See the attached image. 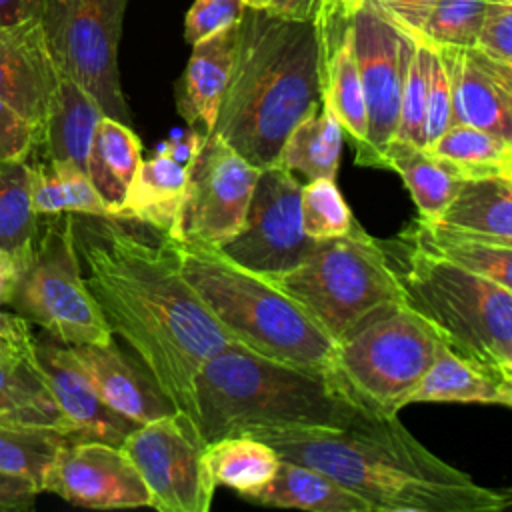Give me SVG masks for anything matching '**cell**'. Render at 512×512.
<instances>
[{"mask_svg": "<svg viewBox=\"0 0 512 512\" xmlns=\"http://www.w3.org/2000/svg\"><path fill=\"white\" fill-rule=\"evenodd\" d=\"M84 282L170 404L190 414L198 368L232 338L182 274L176 242L144 238L118 218L72 214Z\"/></svg>", "mask_w": 512, "mask_h": 512, "instance_id": "obj_1", "label": "cell"}, {"mask_svg": "<svg viewBox=\"0 0 512 512\" xmlns=\"http://www.w3.org/2000/svg\"><path fill=\"white\" fill-rule=\"evenodd\" d=\"M254 438L280 458L326 472L372 512H500L512 502L510 490L482 486L438 458L396 414L366 410L338 430H278Z\"/></svg>", "mask_w": 512, "mask_h": 512, "instance_id": "obj_2", "label": "cell"}, {"mask_svg": "<svg viewBox=\"0 0 512 512\" xmlns=\"http://www.w3.org/2000/svg\"><path fill=\"white\" fill-rule=\"evenodd\" d=\"M322 102L312 22L246 6L214 134L250 164H276L290 130Z\"/></svg>", "mask_w": 512, "mask_h": 512, "instance_id": "obj_3", "label": "cell"}, {"mask_svg": "<svg viewBox=\"0 0 512 512\" xmlns=\"http://www.w3.org/2000/svg\"><path fill=\"white\" fill-rule=\"evenodd\" d=\"M366 410L336 372L280 362L236 342L210 356L192 382L190 418L204 442L278 430H338Z\"/></svg>", "mask_w": 512, "mask_h": 512, "instance_id": "obj_4", "label": "cell"}, {"mask_svg": "<svg viewBox=\"0 0 512 512\" xmlns=\"http://www.w3.org/2000/svg\"><path fill=\"white\" fill-rule=\"evenodd\" d=\"M174 242L182 274L232 342L280 362L334 372L336 344L290 296L218 248Z\"/></svg>", "mask_w": 512, "mask_h": 512, "instance_id": "obj_5", "label": "cell"}, {"mask_svg": "<svg viewBox=\"0 0 512 512\" xmlns=\"http://www.w3.org/2000/svg\"><path fill=\"white\" fill-rule=\"evenodd\" d=\"M392 264L402 302L456 356L512 378V292L406 242Z\"/></svg>", "mask_w": 512, "mask_h": 512, "instance_id": "obj_6", "label": "cell"}, {"mask_svg": "<svg viewBox=\"0 0 512 512\" xmlns=\"http://www.w3.org/2000/svg\"><path fill=\"white\" fill-rule=\"evenodd\" d=\"M290 296L338 344L372 314L402 302L386 248L360 224L316 240L304 260L282 274H260Z\"/></svg>", "mask_w": 512, "mask_h": 512, "instance_id": "obj_7", "label": "cell"}, {"mask_svg": "<svg viewBox=\"0 0 512 512\" xmlns=\"http://www.w3.org/2000/svg\"><path fill=\"white\" fill-rule=\"evenodd\" d=\"M6 306L68 346L108 344L114 338L84 282L72 214L40 216L34 240L18 254Z\"/></svg>", "mask_w": 512, "mask_h": 512, "instance_id": "obj_8", "label": "cell"}, {"mask_svg": "<svg viewBox=\"0 0 512 512\" xmlns=\"http://www.w3.org/2000/svg\"><path fill=\"white\" fill-rule=\"evenodd\" d=\"M442 342L404 304L384 308L334 350V372L370 410L398 414L434 362Z\"/></svg>", "mask_w": 512, "mask_h": 512, "instance_id": "obj_9", "label": "cell"}, {"mask_svg": "<svg viewBox=\"0 0 512 512\" xmlns=\"http://www.w3.org/2000/svg\"><path fill=\"white\" fill-rule=\"evenodd\" d=\"M128 0H44L40 26L60 76L86 90L104 116L132 126L118 44Z\"/></svg>", "mask_w": 512, "mask_h": 512, "instance_id": "obj_10", "label": "cell"}, {"mask_svg": "<svg viewBox=\"0 0 512 512\" xmlns=\"http://www.w3.org/2000/svg\"><path fill=\"white\" fill-rule=\"evenodd\" d=\"M138 468L148 492L150 508L160 512H208L214 498L204 448L190 414L174 410L138 424L122 442Z\"/></svg>", "mask_w": 512, "mask_h": 512, "instance_id": "obj_11", "label": "cell"}, {"mask_svg": "<svg viewBox=\"0 0 512 512\" xmlns=\"http://www.w3.org/2000/svg\"><path fill=\"white\" fill-rule=\"evenodd\" d=\"M258 170L218 134H206L188 166L172 240L204 248H222L232 240L244 224Z\"/></svg>", "mask_w": 512, "mask_h": 512, "instance_id": "obj_12", "label": "cell"}, {"mask_svg": "<svg viewBox=\"0 0 512 512\" xmlns=\"http://www.w3.org/2000/svg\"><path fill=\"white\" fill-rule=\"evenodd\" d=\"M302 182L280 164L258 170L242 228L218 248L238 266L256 274H282L298 266L316 240L300 220Z\"/></svg>", "mask_w": 512, "mask_h": 512, "instance_id": "obj_13", "label": "cell"}, {"mask_svg": "<svg viewBox=\"0 0 512 512\" xmlns=\"http://www.w3.org/2000/svg\"><path fill=\"white\" fill-rule=\"evenodd\" d=\"M352 44L368 120L364 148L354 160L364 168H380L382 152L396 132L402 86L416 42L364 2L352 16Z\"/></svg>", "mask_w": 512, "mask_h": 512, "instance_id": "obj_14", "label": "cell"}, {"mask_svg": "<svg viewBox=\"0 0 512 512\" xmlns=\"http://www.w3.org/2000/svg\"><path fill=\"white\" fill-rule=\"evenodd\" d=\"M42 492L98 510L150 506V492L122 446L102 440H68L48 468Z\"/></svg>", "mask_w": 512, "mask_h": 512, "instance_id": "obj_15", "label": "cell"}, {"mask_svg": "<svg viewBox=\"0 0 512 512\" xmlns=\"http://www.w3.org/2000/svg\"><path fill=\"white\" fill-rule=\"evenodd\" d=\"M444 64L452 94V124H470L512 140V64L474 46L434 48Z\"/></svg>", "mask_w": 512, "mask_h": 512, "instance_id": "obj_16", "label": "cell"}, {"mask_svg": "<svg viewBox=\"0 0 512 512\" xmlns=\"http://www.w3.org/2000/svg\"><path fill=\"white\" fill-rule=\"evenodd\" d=\"M34 354L46 386L60 408L74 440H102L122 446L138 426L134 420L110 408L68 352V346L48 334L34 336Z\"/></svg>", "mask_w": 512, "mask_h": 512, "instance_id": "obj_17", "label": "cell"}, {"mask_svg": "<svg viewBox=\"0 0 512 512\" xmlns=\"http://www.w3.org/2000/svg\"><path fill=\"white\" fill-rule=\"evenodd\" d=\"M58 78L40 18L0 26V98L40 132Z\"/></svg>", "mask_w": 512, "mask_h": 512, "instance_id": "obj_18", "label": "cell"}, {"mask_svg": "<svg viewBox=\"0 0 512 512\" xmlns=\"http://www.w3.org/2000/svg\"><path fill=\"white\" fill-rule=\"evenodd\" d=\"M68 352L100 398L136 424L176 410L142 362L126 354L114 338L108 344H70Z\"/></svg>", "mask_w": 512, "mask_h": 512, "instance_id": "obj_19", "label": "cell"}, {"mask_svg": "<svg viewBox=\"0 0 512 512\" xmlns=\"http://www.w3.org/2000/svg\"><path fill=\"white\" fill-rule=\"evenodd\" d=\"M352 16L328 14L312 24L318 36L322 102L334 112L358 154L366 142L368 120L352 44Z\"/></svg>", "mask_w": 512, "mask_h": 512, "instance_id": "obj_20", "label": "cell"}, {"mask_svg": "<svg viewBox=\"0 0 512 512\" xmlns=\"http://www.w3.org/2000/svg\"><path fill=\"white\" fill-rule=\"evenodd\" d=\"M240 22V20H238ZM238 22L192 44V54L176 86V108L188 128L210 134L230 78Z\"/></svg>", "mask_w": 512, "mask_h": 512, "instance_id": "obj_21", "label": "cell"}, {"mask_svg": "<svg viewBox=\"0 0 512 512\" xmlns=\"http://www.w3.org/2000/svg\"><path fill=\"white\" fill-rule=\"evenodd\" d=\"M414 42L474 46L488 0H366Z\"/></svg>", "mask_w": 512, "mask_h": 512, "instance_id": "obj_22", "label": "cell"}, {"mask_svg": "<svg viewBox=\"0 0 512 512\" xmlns=\"http://www.w3.org/2000/svg\"><path fill=\"white\" fill-rule=\"evenodd\" d=\"M424 402L510 408L512 378L460 358L442 344L434 362L406 398V406Z\"/></svg>", "mask_w": 512, "mask_h": 512, "instance_id": "obj_23", "label": "cell"}, {"mask_svg": "<svg viewBox=\"0 0 512 512\" xmlns=\"http://www.w3.org/2000/svg\"><path fill=\"white\" fill-rule=\"evenodd\" d=\"M408 246L512 290V244L414 218L398 236Z\"/></svg>", "mask_w": 512, "mask_h": 512, "instance_id": "obj_24", "label": "cell"}, {"mask_svg": "<svg viewBox=\"0 0 512 512\" xmlns=\"http://www.w3.org/2000/svg\"><path fill=\"white\" fill-rule=\"evenodd\" d=\"M188 166L166 154L142 160L120 208L118 220L140 222L166 238L176 236Z\"/></svg>", "mask_w": 512, "mask_h": 512, "instance_id": "obj_25", "label": "cell"}, {"mask_svg": "<svg viewBox=\"0 0 512 512\" xmlns=\"http://www.w3.org/2000/svg\"><path fill=\"white\" fill-rule=\"evenodd\" d=\"M94 98L66 76L58 78L36 152L44 160L68 162L86 170L94 130L102 118Z\"/></svg>", "mask_w": 512, "mask_h": 512, "instance_id": "obj_26", "label": "cell"}, {"mask_svg": "<svg viewBox=\"0 0 512 512\" xmlns=\"http://www.w3.org/2000/svg\"><path fill=\"white\" fill-rule=\"evenodd\" d=\"M142 162V142L132 126L102 116L90 144L86 174L112 218H118Z\"/></svg>", "mask_w": 512, "mask_h": 512, "instance_id": "obj_27", "label": "cell"}, {"mask_svg": "<svg viewBox=\"0 0 512 512\" xmlns=\"http://www.w3.org/2000/svg\"><path fill=\"white\" fill-rule=\"evenodd\" d=\"M254 504L306 512H372L370 504L322 470L280 458L270 484Z\"/></svg>", "mask_w": 512, "mask_h": 512, "instance_id": "obj_28", "label": "cell"}, {"mask_svg": "<svg viewBox=\"0 0 512 512\" xmlns=\"http://www.w3.org/2000/svg\"><path fill=\"white\" fill-rule=\"evenodd\" d=\"M444 226L512 244V178H466L432 218Z\"/></svg>", "mask_w": 512, "mask_h": 512, "instance_id": "obj_29", "label": "cell"}, {"mask_svg": "<svg viewBox=\"0 0 512 512\" xmlns=\"http://www.w3.org/2000/svg\"><path fill=\"white\" fill-rule=\"evenodd\" d=\"M380 168L400 174L410 192L418 218H436L462 184L460 172L444 158L430 152L426 146H416L404 140H390L382 152Z\"/></svg>", "mask_w": 512, "mask_h": 512, "instance_id": "obj_30", "label": "cell"}, {"mask_svg": "<svg viewBox=\"0 0 512 512\" xmlns=\"http://www.w3.org/2000/svg\"><path fill=\"white\" fill-rule=\"evenodd\" d=\"M204 462L214 488H230L254 502L274 478L280 456L260 438L234 434L206 442Z\"/></svg>", "mask_w": 512, "mask_h": 512, "instance_id": "obj_31", "label": "cell"}, {"mask_svg": "<svg viewBox=\"0 0 512 512\" xmlns=\"http://www.w3.org/2000/svg\"><path fill=\"white\" fill-rule=\"evenodd\" d=\"M0 424L46 426L72 438L46 386L34 350L16 360H0Z\"/></svg>", "mask_w": 512, "mask_h": 512, "instance_id": "obj_32", "label": "cell"}, {"mask_svg": "<svg viewBox=\"0 0 512 512\" xmlns=\"http://www.w3.org/2000/svg\"><path fill=\"white\" fill-rule=\"evenodd\" d=\"M344 130L334 112L320 102L286 136L276 164L300 172L308 180L334 178L338 174Z\"/></svg>", "mask_w": 512, "mask_h": 512, "instance_id": "obj_33", "label": "cell"}, {"mask_svg": "<svg viewBox=\"0 0 512 512\" xmlns=\"http://www.w3.org/2000/svg\"><path fill=\"white\" fill-rule=\"evenodd\" d=\"M32 204L38 216L86 214L112 218L86 170L38 158L32 162Z\"/></svg>", "mask_w": 512, "mask_h": 512, "instance_id": "obj_34", "label": "cell"}, {"mask_svg": "<svg viewBox=\"0 0 512 512\" xmlns=\"http://www.w3.org/2000/svg\"><path fill=\"white\" fill-rule=\"evenodd\" d=\"M426 148L452 164L464 180L488 176L512 178V140L498 138L470 124L448 126Z\"/></svg>", "mask_w": 512, "mask_h": 512, "instance_id": "obj_35", "label": "cell"}, {"mask_svg": "<svg viewBox=\"0 0 512 512\" xmlns=\"http://www.w3.org/2000/svg\"><path fill=\"white\" fill-rule=\"evenodd\" d=\"M38 226L40 216L32 204L30 160L0 162V250L24 252Z\"/></svg>", "mask_w": 512, "mask_h": 512, "instance_id": "obj_36", "label": "cell"}, {"mask_svg": "<svg viewBox=\"0 0 512 512\" xmlns=\"http://www.w3.org/2000/svg\"><path fill=\"white\" fill-rule=\"evenodd\" d=\"M68 440L56 428L0 424V470L30 478L42 492L44 476Z\"/></svg>", "mask_w": 512, "mask_h": 512, "instance_id": "obj_37", "label": "cell"}, {"mask_svg": "<svg viewBox=\"0 0 512 512\" xmlns=\"http://www.w3.org/2000/svg\"><path fill=\"white\" fill-rule=\"evenodd\" d=\"M302 230L312 240H330L350 232L356 222L334 178H314L302 184Z\"/></svg>", "mask_w": 512, "mask_h": 512, "instance_id": "obj_38", "label": "cell"}, {"mask_svg": "<svg viewBox=\"0 0 512 512\" xmlns=\"http://www.w3.org/2000/svg\"><path fill=\"white\" fill-rule=\"evenodd\" d=\"M432 48L416 42L414 52L408 62L396 132L392 140H404L416 146H426L424 126H426V90H428V74H430Z\"/></svg>", "mask_w": 512, "mask_h": 512, "instance_id": "obj_39", "label": "cell"}, {"mask_svg": "<svg viewBox=\"0 0 512 512\" xmlns=\"http://www.w3.org/2000/svg\"><path fill=\"white\" fill-rule=\"evenodd\" d=\"M246 0H194L184 18V38L194 42L238 22L246 10Z\"/></svg>", "mask_w": 512, "mask_h": 512, "instance_id": "obj_40", "label": "cell"}, {"mask_svg": "<svg viewBox=\"0 0 512 512\" xmlns=\"http://www.w3.org/2000/svg\"><path fill=\"white\" fill-rule=\"evenodd\" d=\"M474 48L494 60L512 64V4L488 0Z\"/></svg>", "mask_w": 512, "mask_h": 512, "instance_id": "obj_41", "label": "cell"}, {"mask_svg": "<svg viewBox=\"0 0 512 512\" xmlns=\"http://www.w3.org/2000/svg\"><path fill=\"white\" fill-rule=\"evenodd\" d=\"M450 120H452L450 80L438 52L432 48L428 90H426V126H424L426 146H430L450 126Z\"/></svg>", "mask_w": 512, "mask_h": 512, "instance_id": "obj_42", "label": "cell"}, {"mask_svg": "<svg viewBox=\"0 0 512 512\" xmlns=\"http://www.w3.org/2000/svg\"><path fill=\"white\" fill-rule=\"evenodd\" d=\"M38 142L40 130L0 98V162L30 160Z\"/></svg>", "mask_w": 512, "mask_h": 512, "instance_id": "obj_43", "label": "cell"}, {"mask_svg": "<svg viewBox=\"0 0 512 512\" xmlns=\"http://www.w3.org/2000/svg\"><path fill=\"white\" fill-rule=\"evenodd\" d=\"M364 2L366 0H262L260 8L282 18L314 22L328 14L352 16Z\"/></svg>", "mask_w": 512, "mask_h": 512, "instance_id": "obj_44", "label": "cell"}, {"mask_svg": "<svg viewBox=\"0 0 512 512\" xmlns=\"http://www.w3.org/2000/svg\"><path fill=\"white\" fill-rule=\"evenodd\" d=\"M34 350V334L30 324L0 308V360H16Z\"/></svg>", "mask_w": 512, "mask_h": 512, "instance_id": "obj_45", "label": "cell"}, {"mask_svg": "<svg viewBox=\"0 0 512 512\" xmlns=\"http://www.w3.org/2000/svg\"><path fill=\"white\" fill-rule=\"evenodd\" d=\"M40 494L30 478L0 470V510H30Z\"/></svg>", "mask_w": 512, "mask_h": 512, "instance_id": "obj_46", "label": "cell"}, {"mask_svg": "<svg viewBox=\"0 0 512 512\" xmlns=\"http://www.w3.org/2000/svg\"><path fill=\"white\" fill-rule=\"evenodd\" d=\"M204 138H206V134H202L200 130H194V128L172 130L166 140L158 142L154 154H166L172 160L190 166V162L198 154Z\"/></svg>", "mask_w": 512, "mask_h": 512, "instance_id": "obj_47", "label": "cell"}, {"mask_svg": "<svg viewBox=\"0 0 512 512\" xmlns=\"http://www.w3.org/2000/svg\"><path fill=\"white\" fill-rule=\"evenodd\" d=\"M44 0H0V26L40 18Z\"/></svg>", "mask_w": 512, "mask_h": 512, "instance_id": "obj_48", "label": "cell"}, {"mask_svg": "<svg viewBox=\"0 0 512 512\" xmlns=\"http://www.w3.org/2000/svg\"><path fill=\"white\" fill-rule=\"evenodd\" d=\"M16 266H18V254L0 250V306L6 304V298L10 294V288L16 276Z\"/></svg>", "mask_w": 512, "mask_h": 512, "instance_id": "obj_49", "label": "cell"}, {"mask_svg": "<svg viewBox=\"0 0 512 512\" xmlns=\"http://www.w3.org/2000/svg\"><path fill=\"white\" fill-rule=\"evenodd\" d=\"M246 4L252 6V8H260V6H262V0H246Z\"/></svg>", "mask_w": 512, "mask_h": 512, "instance_id": "obj_50", "label": "cell"}, {"mask_svg": "<svg viewBox=\"0 0 512 512\" xmlns=\"http://www.w3.org/2000/svg\"><path fill=\"white\" fill-rule=\"evenodd\" d=\"M494 2H506V4H512V0H494Z\"/></svg>", "mask_w": 512, "mask_h": 512, "instance_id": "obj_51", "label": "cell"}]
</instances>
